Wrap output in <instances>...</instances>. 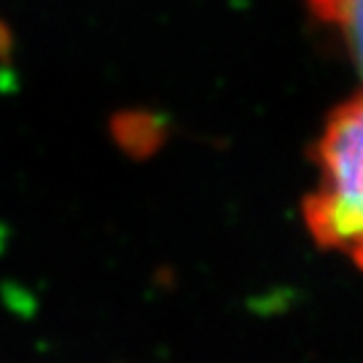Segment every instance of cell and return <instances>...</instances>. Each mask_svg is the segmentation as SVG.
<instances>
[{"mask_svg":"<svg viewBox=\"0 0 363 363\" xmlns=\"http://www.w3.org/2000/svg\"><path fill=\"white\" fill-rule=\"evenodd\" d=\"M307 6L337 33L352 67L363 78V0H307Z\"/></svg>","mask_w":363,"mask_h":363,"instance_id":"7a4b0ae2","label":"cell"},{"mask_svg":"<svg viewBox=\"0 0 363 363\" xmlns=\"http://www.w3.org/2000/svg\"><path fill=\"white\" fill-rule=\"evenodd\" d=\"M315 189L304 199L312 240L363 272V94L331 111L315 140Z\"/></svg>","mask_w":363,"mask_h":363,"instance_id":"6da1fadb","label":"cell"}]
</instances>
